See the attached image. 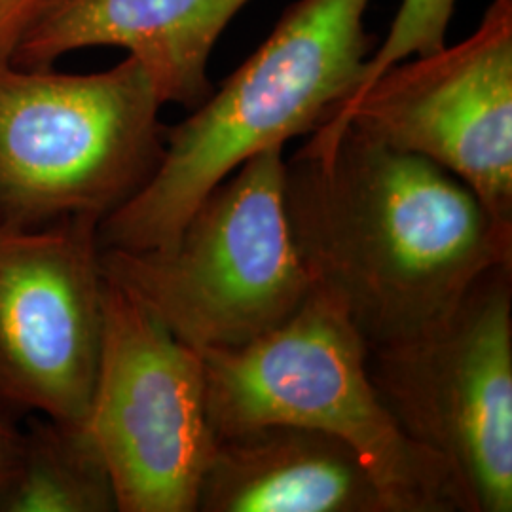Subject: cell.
Instances as JSON below:
<instances>
[{"label":"cell","instance_id":"cell-1","mask_svg":"<svg viewBox=\"0 0 512 512\" xmlns=\"http://www.w3.org/2000/svg\"><path fill=\"white\" fill-rule=\"evenodd\" d=\"M285 205L313 287L368 349L416 336L482 275L512 266V234L465 184L351 124L287 160Z\"/></svg>","mask_w":512,"mask_h":512},{"label":"cell","instance_id":"cell-2","mask_svg":"<svg viewBox=\"0 0 512 512\" xmlns=\"http://www.w3.org/2000/svg\"><path fill=\"white\" fill-rule=\"evenodd\" d=\"M370 0H298L219 90L165 129L164 156L128 203L99 222L101 249L173 243L200 203L262 150L329 122L357 92L376 50Z\"/></svg>","mask_w":512,"mask_h":512},{"label":"cell","instance_id":"cell-3","mask_svg":"<svg viewBox=\"0 0 512 512\" xmlns=\"http://www.w3.org/2000/svg\"><path fill=\"white\" fill-rule=\"evenodd\" d=\"M215 437L266 423L329 433L365 463L389 512H475L456 471L410 439L368 372V346L313 289L281 327L238 349L198 351Z\"/></svg>","mask_w":512,"mask_h":512},{"label":"cell","instance_id":"cell-4","mask_svg":"<svg viewBox=\"0 0 512 512\" xmlns=\"http://www.w3.org/2000/svg\"><path fill=\"white\" fill-rule=\"evenodd\" d=\"M283 147L247 160L173 243L101 249L105 279L196 351L238 349L289 321L313 293L285 205Z\"/></svg>","mask_w":512,"mask_h":512},{"label":"cell","instance_id":"cell-5","mask_svg":"<svg viewBox=\"0 0 512 512\" xmlns=\"http://www.w3.org/2000/svg\"><path fill=\"white\" fill-rule=\"evenodd\" d=\"M162 107L131 55L90 74L0 63V226L107 219L160 165Z\"/></svg>","mask_w":512,"mask_h":512},{"label":"cell","instance_id":"cell-6","mask_svg":"<svg viewBox=\"0 0 512 512\" xmlns=\"http://www.w3.org/2000/svg\"><path fill=\"white\" fill-rule=\"evenodd\" d=\"M404 433L444 459L475 512L512 511V266L482 275L435 325L368 349Z\"/></svg>","mask_w":512,"mask_h":512},{"label":"cell","instance_id":"cell-7","mask_svg":"<svg viewBox=\"0 0 512 512\" xmlns=\"http://www.w3.org/2000/svg\"><path fill=\"white\" fill-rule=\"evenodd\" d=\"M88 429L120 512H196L215 446L200 353L105 279Z\"/></svg>","mask_w":512,"mask_h":512},{"label":"cell","instance_id":"cell-8","mask_svg":"<svg viewBox=\"0 0 512 512\" xmlns=\"http://www.w3.org/2000/svg\"><path fill=\"white\" fill-rule=\"evenodd\" d=\"M346 124L440 165L512 234V0H492L456 46L389 67L310 141Z\"/></svg>","mask_w":512,"mask_h":512},{"label":"cell","instance_id":"cell-9","mask_svg":"<svg viewBox=\"0 0 512 512\" xmlns=\"http://www.w3.org/2000/svg\"><path fill=\"white\" fill-rule=\"evenodd\" d=\"M103 296L99 220L0 226V403L88 425Z\"/></svg>","mask_w":512,"mask_h":512},{"label":"cell","instance_id":"cell-10","mask_svg":"<svg viewBox=\"0 0 512 512\" xmlns=\"http://www.w3.org/2000/svg\"><path fill=\"white\" fill-rule=\"evenodd\" d=\"M251 0H55L19 42L12 65L46 69L84 48H124L162 103L196 109L213 92L209 57Z\"/></svg>","mask_w":512,"mask_h":512},{"label":"cell","instance_id":"cell-11","mask_svg":"<svg viewBox=\"0 0 512 512\" xmlns=\"http://www.w3.org/2000/svg\"><path fill=\"white\" fill-rule=\"evenodd\" d=\"M196 512H389L365 463L329 433L266 423L215 437Z\"/></svg>","mask_w":512,"mask_h":512},{"label":"cell","instance_id":"cell-12","mask_svg":"<svg viewBox=\"0 0 512 512\" xmlns=\"http://www.w3.org/2000/svg\"><path fill=\"white\" fill-rule=\"evenodd\" d=\"M109 467L88 425L33 416L21 431L0 512H116Z\"/></svg>","mask_w":512,"mask_h":512},{"label":"cell","instance_id":"cell-13","mask_svg":"<svg viewBox=\"0 0 512 512\" xmlns=\"http://www.w3.org/2000/svg\"><path fill=\"white\" fill-rule=\"evenodd\" d=\"M454 8L456 0H403L384 44L378 46L366 61L363 80L357 92L349 97L348 103L365 92L389 67L408 57L431 54L446 46V35L454 16Z\"/></svg>","mask_w":512,"mask_h":512},{"label":"cell","instance_id":"cell-14","mask_svg":"<svg viewBox=\"0 0 512 512\" xmlns=\"http://www.w3.org/2000/svg\"><path fill=\"white\" fill-rule=\"evenodd\" d=\"M55 0H0V63H12L19 42Z\"/></svg>","mask_w":512,"mask_h":512},{"label":"cell","instance_id":"cell-15","mask_svg":"<svg viewBox=\"0 0 512 512\" xmlns=\"http://www.w3.org/2000/svg\"><path fill=\"white\" fill-rule=\"evenodd\" d=\"M21 431L0 414V495L14 475L19 456Z\"/></svg>","mask_w":512,"mask_h":512}]
</instances>
